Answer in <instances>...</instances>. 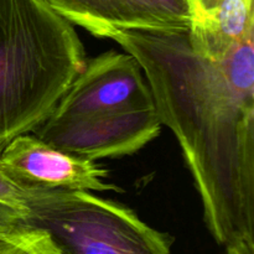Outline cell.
<instances>
[{"label": "cell", "instance_id": "cell-6", "mask_svg": "<svg viewBox=\"0 0 254 254\" xmlns=\"http://www.w3.org/2000/svg\"><path fill=\"white\" fill-rule=\"evenodd\" d=\"M0 166L24 188L89 192L123 191L107 183L108 170L96 161L64 153L30 134L16 136L2 149Z\"/></svg>", "mask_w": 254, "mask_h": 254}, {"label": "cell", "instance_id": "cell-10", "mask_svg": "<svg viewBox=\"0 0 254 254\" xmlns=\"http://www.w3.org/2000/svg\"><path fill=\"white\" fill-rule=\"evenodd\" d=\"M30 189L12 180L0 166V202L6 203L25 212V201Z\"/></svg>", "mask_w": 254, "mask_h": 254}, {"label": "cell", "instance_id": "cell-9", "mask_svg": "<svg viewBox=\"0 0 254 254\" xmlns=\"http://www.w3.org/2000/svg\"><path fill=\"white\" fill-rule=\"evenodd\" d=\"M0 254H54L46 235L21 223L19 228L0 233Z\"/></svg>", "mask_w": 254, "mask_h": 254}, {"label": "cell", "instance_id": "cell-1", "mask_svg": "<svg viewBox=\"0 0 254 254\" xmlns=\"http://www.w3.org/2000/svg\"><path fill=\"white\" fill-rule=\"evenodd\" d=\"M108 39L140 64L216 242L254 243V35L221 61L195 54L188 31L123 30Z\"/></svg>", "mask_w": 254, "mask_h": 254}, {"label": "cell", "instance_id": "cell-5", "mask_svg": "<svg viewBox=\"0 0 254 254\" xmlns=\"http://www.w3.org/2000/svg\"><path fill=\"white\" fill-rule=\"evenodd\" d=\"M150 104L153 94L138 61L128 52L111 50L87 60L46 121L59 123Z\"/></svg>", "mask_w": 254, "mask_h": 254}, {"label": "cell", "instance_id": "cell-3", "mask_svg": "<svg viewBox=\"0 0 254 254\" xmlns=\"http://www.w3.org/2000/svg\"><path fill=\"white\" fill-rule=\"evenodd\" d=\"M24 208L21 223L44 232L54 254H171L168 233L89 191L30 189Z\"/></svg>", "mask_w": 254, "mask_h": 254}, {"label": "cell", "instance_id": "cell-12", "mask_svg": "<svg viewBox=\"0 0 254 254\" xmlns=\"http://www.w3.org/2000/svg\"><path fill=\"white\" fill-rule=\"evenodd\" d=\"M226 254H254V243L241 242L226 247Z\"/></svg>", "mask_w": 254, "mask_h": 254}, {"label": "cell", "instance_id": "cell-8", "mask_svg": "<svg viewBox=\"0 0 254 254\" xmlns=\"http://www.w3.org/2000/svg\"><path fill=\"white\" fill-rule=\"evenodd\" d=\"M188 6L189 41L203 59L221 61L254 35L253 0H188Z\"/></svg>", "mask_w": 254, "mask_h": 254}, {"label": "cell", "instance_id": "cell-11", "mask_svg": "<svg viewBox=\"0 0 254 254\" xmlns=\"http://www.w3.org/2000/svg\"><path fill=\"white\" fill-rule=\"evenodd\" d=\"M24 211L0 202V233H7L21 226Z\"/></svg>", "mask_w": 254, "mask_h": 254}, {"label": "cell", "instance_id": "cell-2", "mask_svg": "<svg viewBox=\"0 0 254 254\" xmlns=\"http://www.w3.org/2000/svg\"><path fill=\"white\" fill-rule=\"evenodd\" d=\"M86 61L71 22L45 0H0V153L49 118Z\"/></svg>", "mask_w": 254, "mask_h": 254}, {"label": "cell", "instance_id": "cell-7", "mask_svg": "<svg viewBox=\"0 0 254 254\" xmlns=\"http://www.w3.org/2000/svg\"><path fill=\"white\" fill-rule=\"evenodd\" d=\"M72 25L108 39L123 30L188 31V0H45Z\"/></svg>", "mask_w": 254, "mask_h": 254}, {"label": "cell", "instance_id": "cell-4", "mask_svg": "<svg viewBox=\"0 0 254 254\" xmlns=\"http://www.w3.org/2000/svg\"><path fill=\"white\" fill-rule=\"evenodd\" d=\"M161 126L155 104H150L59 123L45 121L32 133L64 153L96 161L136 153L159 135Z\"/></svg>", "mask_w": 254, "mask_h": 254}]
</instances>
